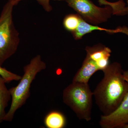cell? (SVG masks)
Here are the masks:
<instances>
[{"instance_id":"ba28073f","label":"cell","mask_w":128,"mask_h":128,"mask_svg":"<svg viewBox=\"0 0 128 128\" xmlns=\"http://www.w3.org/2000/svg\"><path fill=\"white\" fill-rule=\"evenodd\" d=\"M98 70L96 62L86 55L82 66L73 77L72 82L88 83L92 76Z\"/></svg>"},{"instance_id":"3957f363","label":"cell","mask_w":128,"mask_h":128,"mask_svg":"<svg viewBox=\"0 0 128 128\" xmlns=\"http://www.w3.org/2000/svg\"><path fill=\"white\" fill-rule=\"evenodd\" d=\"M15 0H8L0 16V66L16 52L20 40L12 18Z\"/></svg>"},{"instance_id":"4fadbf2b","label":"cell","mask_w":128,"mask_h":128,"mask_svg":"<svg viewBox=\"0 0 128 128\" xmlns=\"http://www.w3.org/2000/svg\"><path fill=\"white\" fill-rule=\"evenodd\" d=\"M22 0H15V6ZM42 6L44 9L48 12L52 11V8L50 4V0H36Z\"/></svg>"},{"instance_id":"52a82bcc","label":"cell","mask_w":128,"mask_h":128,"mask_svg":"<svg viewBox=\"0 0 128 128\" xmlns=\"http://www.w3.org/2000/svg\"><path fill=\"white\" fill-rule=\"evenodd\" d=\"M86 55L96 62L99 70L103 71L109 64L112 50L108 47L98 44L86 48Z\"/></svg>"},{"instance_id":"7a4b0ae2","label":"cell","mask_w":128,"mask_h":128,"mask_svg":"<svg viewBox=\"0 0 128 128\" xmlns=\"http://www.w3.org/2000/svg\"><path fill=\"white\" fill-rule=\"evenodd\" d=\"M46 64L41 59V56L38 55L24 67V74L19 83L15 87L9 89L12 96V103L6 112L4 121L11 122L16 111L26 103L30 96L31 85L38 73L45 70Z\"/></svg>"},{"instance_id":"8992f818","label":"cell","mask_w":128,"mask_h":128,"mask_svg":"<svg viewBox=\"0 0 128 128\" xmlns=\"http://www.w3.org/2000/svg\"><path fill=\"white\" fill-rule=\"evenodd\" d=\"M99 124L102 128H124L128 124V92L116 110L101 116Z\"/></svg>"},{"instance_id":"5b68a950","label":"cell","mask_w":128,"mask_h":128,"mask_svg":"<svg viewBox=\"0 0 128 128\" xmlns=\"http://www.w3.org/2000/svg\"><path fill=\"white\" fill-rule=\"evenodd\" d=\"M68 6L87 22L96 25L105 22L113 15L110 6L98 7L90 0H66Z\"/></svg>"},{"instance_id":"7c38bea8","label":"cell","mask_w":128,"mask_h":128,"mask_svg":"<svg viewBox=\"0 0 128 128\" xmlns=\"http://www.w3.org/2000/svg\"><path fill=\"white\" fill-rule=\"evenodd\" d=\"M0 75L5 80L6 83H9L12 81H19L22 76L9 71L1 66H0Z\"/></svg>"},{"instance_id":"9c48e42d","label":"cell","mask_w":128,"mask_h":128,"mask_svg":"<svg viewBox=\"0 0 128 128\" xmlns=\"http://www.w3.org/2000/svg\"><path fill=\"white\" fill-rule=\"evenodd\" d=\"M6 81L0 75V123L4 121L6 113V108L12 98L10 90L6 86Z\"/></svg>"},{"instance_id":"5bb4252c","label":"cell","mask_w":128,"mask_h":128,"mask_svg":"<svg viewBox=\"0 0 128 128\" xmlns=\"http://www.w3.org/2000/svg\"><path fill=\"white\" fill-rule=\"evenodd\" d=\"M100 5H104L105 6H112V9H114L116 6V2H110L106 0H98Z\"/></svg>"},{"instance_id":"8fae6325","label":"cell","mask_w":128,"mask_h":128,"mask_svg":"<svg viewBox=\"0 0 128 128\" xmlns=\"http://www.w3.org/2000/svg\"><path fill=\"white\" fill-rule=\"evenodd\" d=\"M82 18L78 14L66 15L64 19L63 25L64 28L72 32L78 27Z\"/></svg>"},{"instance_id":"6da1fadb","label":"cell","mask_w":128,"mask_h":128,"mask_svg":"<svg viewBox=\"0 0 128 128\" xmlns=\"http://www.w3.org/2000/svg\"><path fill=\"white\" fill-rule=\"evenodd\" d=\"M103 78L94 92L96 104L103 115H109L118 107L128 92V82L121 64L114 62L104 70Z\"/></svg>"},{"instance_id":"277c9868","label":"cell","mask_w":128,"mask_h":128,"mask_svg":"<svg viewBox=\"0 0 128 128\" xmlns=\"http://www.w3.org/2000/svg\"><path fill=\"white\" fill-rule=\"evenodd\" d=\"M93 96L88 83L72 82L63 91L62 99L79 119L89 121L92 119Z\"/></svg>"},{"instance_id":"30bf717a","label":"cell","mask_w":128,"mask_h":128,"mask_svg":"<svg viewBox=\"0 0 128 128\" xmlns=\"http://www.w3.org/2000/svg\"><path fill=\"white\" fill-rule=\"evenodd\" d=\"M66 118L61 112L53 111L44 118V125L48 128H63L66 124Z\"/></svg>"}]
</instances>
